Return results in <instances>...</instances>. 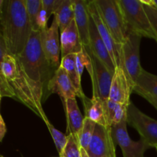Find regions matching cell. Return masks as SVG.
Wrapping results in <instances>:
<instances>
[{
  "label": "cell",
  "mask_w": 157,
  "mask_h": 157,
  "mask_svg": "<svg viewBox=\"0 0 157 157\" xmlns=\"http://www.w3.org/2000/svg\"><path fill=\"white\" fill-rule=\"evenodd\" d=\"M25 75L36 103L41 108L48 97V86L55 72L44 56L41 45V32H32L21 54L15 56Z\"/></svg>",
  "instance_id": "obj_1"
},
{
  "label": "cell",
  "mask_w": 157,
  "mask_h": 157,
  "mask_svg": "<svg viewBox=\"0 0 157 157\" xmlns=\"http://www.w3.org/2000/svg\"><path fill=\"white\" fill-rule=\"evenodd\" d=\"M0 41L17 56L24 51L32 33L25 0H0Z\"/></svg>",
  "instance_id": "obj_2"
},
{
  "label": "cell",
  "mask_w": 157,
  "mask_h": 157,
  "mask_svg": "<svg viewBox=\"0 0 157 157\" xmlns=\"http://www.w3.org/2000/svg\"><path fill=\"white\" fill-rule=\"evenodd\" d=\"M0 77L9 84L14 99L30 109L44 123L49 121L34 97L24 71L15 56L8 52L2 41H0Z\"/></svg>",
  "instance_id": "obj_3"
},
{
  "label": "cell",
  "mask_w": 157,
  "mask_h": 157,
  "mask_svg": "<svg viewBox=\"0 0 157 157\" xmlns=\"http://www.w3.org/2000/svg\"><path fill=\"white\" fill-rule=\"evenodd\" d=\"M128 33H134L143 38L156 36L141 0H117Z\"/></svg>",
  "instance_id": "obj_4"
},
{
  "label": "cell",
  "mask_w": 157,
  "mask_h": 157,
  "mask_svg": "<svg viewBox=\"0 0 157 157\" xmlns=\"http://www.w3.org/2000/svg\"><path fill=\"white\" fill-rule=\"evenodd\" d=\"M98 12L117 44L122 45L128 36L127 27L117 0H94Z\"/></svg>",
  "instance_id": "obj_5"
},
{
  "label": "cell",
  "mask_w": 157,
  "mask_h": 157,
  "mask_svg": "<svg viewBox=\"0 0 157 157\" xmlns=\"http://www.w3.org/2000/svg\"><path fill=\"white\" fill-rule=\"evenodd\" d=\"M90 56V62L86 69L90 76L93 96L98 97L104 102L109 99L110 87L114 73L110 71L107 66L97 58L88 48H86Z\"/></svg>",
  "instance_id": "obj_6"
},
{
  "label": "cell",
  "mask_w": 157,
  "mask_h": 157,
  "mask_svg": "<svg viewBox=\"0 0 157 157\" xmlns=\"http://www.w3.org/2000/svg\"><path fill=\"white\" fill-rule=\"evenodd\" d=\"M127 124L139 133L140 139L151 148L157 147V121L141 112L132 102L127 111Z\"/></svg>",
  "instance_id": "obj_7"
},
{
  "label": "cell",
  "mask_w": 157,
  "mask_h": 157,
  "mask_svg": "<svg viewBox=\"0 0 157 157\" xmlns=\"http://www.w3.org/2000/svg\"><path fill=\"white\" fill-rule=\"evenodd\" d=\"M142 37L134 33H129L122 44V66L130 77L133 85L142 72L140 59V48Z\"/></svg>",
  "instance_id": "obj_8"
},
{
  "label": "cell",
  "mask_w": 157,
  "mask_h": 157,
  "mask_svg": "<svg viewBox=\"0 0 157 157\" xmlns=\"http://www.w3.org/2000/svg\"><path fill=\"white\" fill-rule=\"evenodd\" d=\"M127 122H123L111 127V133L114 143L122 150L124 157H144V153L151 147L142 139L133 141L130 137L127 129Z\"/></svg>",
  "instance_id": "obj_9"
},
{
  "label": "cell",
  "mask_w": 157,
  "mask_h": 157,
  "mask_svg": "<svg viewBox=\"0 0 157 157\" xmlns=\"http://www.w3.org/2000/svg\"><path fill=\"white\" fill-rule=\"evenodd\" d=\"M59 27L55 17L53 18L52 25L44 30L41 31V45L51 66L55 71L61 66L60 53L61 43L59 38Z\"/></svg>",
  "instance_id": "obj_10"
},
{
  "label": "cell",
  "mask_w": 157,
  "mask_h": 157,
  "mask_svg": "<svg viewBox=\"0 0 157 157\" xmlns=\"http://www.w3.org/2000/svg\"><path fill=\"white\" fill-rule=\"evenodd\" d=\"M86 151L90 157H117L111 127L96 124L94 133Z\"/></svg>",
  "instance_id": "obj_11"
},
{
  "label": "cell",
  "mask_w": 157,
  "mask_h": 157,
  "mask_svg": "<svg viewBox=\"0 0 157 157\" xmlns=\"http://www.w3.org/2000/svg\"><path fill=\"white\" fill-rule=\"evenodd\" d=\"M88 10L100 35L108 49V52L114 64L115 67L117 68V67H121L122 66V45L117 44L112 35L109 32L108 29L104 25L101 15L98 12L94 0L88 1Z\"/></svg>",
  "instance_id": "obj_12"
},
{
  "label": "cell",
  "mask_w": 157,
  "mask_h": 157,
  "mask_svg": "<svg viewBox=\"0 0 157 157\" xmlns=\"http://www.w3.org/2000/svg\"><path fill=\"white\" fill-rule=\"evenodd\" d=\"M134 85L123 67H117L112 80L109 100L129 105Z\"/></svg>",
  "instance_id": "obj_13"
},
{
  "label": "cell",
  "mask_w": 157,
  "mask_h": 157,
  "mask_svg": "<svg viewBox=\"0 0 157 157\" xmlns=\"http://www.w3.org/2000/svg\"><path fill=\"white\" fill-rule=\"evenodd\" d=\"M48 96L52 94L59 95L63 104L69 99H76V97L78 96L71 81L61 66L55 71L51 78L48 86Z\"/></svg>",
  "instance_id": "obj_14"
},
{
  "label": "cell",
  "mask_w": 157,
  "mask_h": 157,
  "mask_svg": "<svg viewBox=\"0 0 157 157\" xmlns=\"http://www.w3.org/2000/svg\"><path fill=\"white\" fill-rule=\"evenodd\" d=\"M86 48H88L97 58L107 66L110 71L114 73L116 67L91 17L90 18V47Z\"/></svg>",
  "instance_id": "obj_15"
},
{
  "label": "cell",
  "mask_w": 157,
  "mask_h": 157,
  "mask_svg": "<svg viewBox=\"0 0 157 157\" xmlns=\"http://www.w3.org/2000/svg\"><path fill=\"white\" fill-rule=\"evenodd\" d=\"M90 18L88 1L75 0V21L84 48L90 47Z\"/></svg>",
  "instance_id": "obj_16"
},
{
  "label": "cell",
  "mask_w": 157,
  "mask_h": 157,
  "mask_svg": "<svg viewBox=\"0 0 157 157\" xmlns=\"http://www.w3.org/2000/svg\"><path fill=\"white\" fill-rule=\"evenodd\" d=\"M60 43L61 58L68 55L78 54L83 51L84 46L81 43L75 19L62 32H61Z\"/></svg>",
  "instance_id": "obj_17"
},
{
  "label": "cell",
  "mask_w": 157,
  "mask_h": 157,
  "mask_svg": "<svg viewBox=\"0 0 157 157\" xmlns=\"http://www.w3.org/2000/svg\"><path fill=\"white\" fill-rule=\"evenodd\" d=\"M63 104L67 117V135L78 136L83 127L84 117L80 111L76 99H69Z\"/></svg>",
  "instance_id": "obj_18"
},
{
  "label": "cell",
  "mask_w": 157,
  "mask_h": 157,
  "mask_svg": "<svg viewBox=\"0 0 157 157\" xmlns=\"http://www.w3.org/2000/svg\"><path fill=\"white\" fill-rule=\"evenodd\" d=\"M82 101L85 113L84 117L91 120L96 124L109 127L106 121L104 101L101 98L94 96H92L91 98L85 97Z\"/></svg>",
  "instance_id": "obj_19"
},
{
  "label": "cell",
  "mask_w": 157,
  "mask_h": 157,
  "mask_svg": "<svg viewBox=\"0 0 157 157\" xmlns=\"http://www.w3.org/2000/svg\"><path fill=\"white\" fill-rule=\"evenodd\" d=\"M104 104L107 127H112L125 121L127 122V111L130 104H120L109 99Z\"/></svg>",
  "instance_id": "obj_20"
},
{
  "label": "cell",
  "mask_w": 157,
  "mask_h": 157,
  "mask_svg": "<svg viewBox=\"0 0 157 157\" xmlns=\"http://www.w3.org/2000/svg\"><path fill=\"white\" fill-rule=\"evenodd\" d=\"M53 15L62 32L75 19V0H56Z\"/></svg>",
  "instance_id": "obj_21"
},
{
  "label": "cell",
  "mask_w": 157,
  "mask_h": 157,
  "mask_svg": "<svg viewBox=\"0 0 157 157\" xmlns=\"http://www.w3.org/2000/svg\"><path fill=\"white\" fill-rule=\"evenodd\" d=\"M77 54H72L64 57L61 60V67L65 71L67 76L71 81L74 87L78 92V98L81 100L85 98L82 87H81V77L77 65Z\"/></svg>",
  "instance_id": "obj_22"
},
{
  "label": "cell",
  "mask_w": 157,
  "mask_h": 157,
  "mask_svg": "<svg viewBox=\"0 0 157 157\" xmlns=\"http://www.w3.org/2000/svg\"><path fill=\"white\" fill-rule=\"evenodd\" d=\"M95 127H96V124L94 121L88 118L84 117L83 127L80 133H78V139L79 140L81 148L84 149L85 150H87L88 148L89 144L94 133Z\"/></svg>",
  "instance_id": "obj_23"
},
{
  "label": "cell",
  "mask_w": 157,
  "mask_h": 157,
  "mask_svg": "<svg viewBox=\"0 0 157 157\" xmlns=\"http://www.w3.org/2000/svg\"><path fill=\"white\" fill-rule=\"evenodd\" d=\"M26 10L33 32H41L37 24L38 15L42 9L41 0H25Z\"/></svg>",
  "instance_id": "obj_24"
},
{
  "label": "cell",
  "mask_w": 157,
  "mask_h": 157,
  "mask_svg": "<svg viewBox=\"0 0 157 157\" xmlns=\"http://www.w3.org/2000/svg\"><path fill=\"white\" fill-rule=\"evenodd\" d=\"M67 136V144L59 157H81V147L78 136L73 134Z\"/></svg>",
  "instance_id": "obj_25"
},
{
  "label": "cell",
  "mask_w": 157,
  "mask_h": 157,
  "mask_svg": "<svg viewBox=\"0 0 157 157\" xmlns=\"http://www.w3.org/2000/svg\"><path fill=\"white\" fill-rule=\"evenodd\" d=\"M45 124L48 127V129L51 135H52V139L54 140V144H55V147H56L60 156L61 154V153H62L66 144H67V136L64 134L63 133H61L59 130H57L49 121L45 123Z\"/></svg>",
  "instance_id": "obj_26"
},
{
  "label": "cell",
  "mask_w": 157,
  "mask_h": 157,
  "mask_svg": "<svg viewBox=\"0 0 157 157\" xmlns=\"http://www.w3.org/2000/svg\"><path fill=\"white\" fill-rule=\"evenodd\" d=\"M141 2L144 4V9L148 15L150 24L155 33L156 41H157V8L154 5L150 3V0H141Z\"/></svg>",
  "instance_id": "obj_27"
},
{
  "label": "cell",
  "mask_w": 157,
  "mask_h": 157,
  "mask_svg": "<svg viewBox=\"0 0 157 157\" xmlns=\"http://www.w3.org/2000/svg\"><path fill=\"white\" fill-rule=\"evenodd\" d=\"M48 17L47 12L44 10L43 9H41V10L40 11V13L38 15V20H37V24H38V28H39L40 31L44 30L45 29H47V23L48 21Z\"/></svg>",
  "instance_id": "obj_28"
},
{
  "label": "cell",
  "mask_w": 157,
  "mask_h": 157,
  "mask_svg": "<svg viewBox=\"0 0 157 157\" xmlns=\"http://www.w3.org/2000/svg\"><path fill=\"white\" fill-rule=\"evenodd\" d=\"M55 1L56 0H41L42 9L47 12L48 18L54 14L55 9Z\"/></svg>",
  "instance_id": "obj_29"
},
{
  "label": "cell",
  "mask_w": 157,
  "mask_h": 157,
  "mask_svg": "<svg viewBox=\"0 0 157 157\" xmlns=\"http://www.w3.org/2000/svg\"><path fill=\"white\" fill-rule=\"evenodd\" d=\"M7 129H6V124L5 123L4 120L2 115H0V141H2L5 137V135L6 134Z\"/></svg>",
  "instance_id": "obj_30"
},
{
  "label": "cell",
  "mask_w": 157,
  "mask_h": 157,
  "mask_svg": "<svg viewBox=\"0 0 157 157\" xmlns=\"http://www.w3.org/2000/svg\"><path fill=\"white\" fill-rule=\"evenodd\" d=\"M143 98L145 100H147L153 107H154L157 110V97L153 96H144Z\"/></svg>",
  "instance_id": "obj_31"
},
{
  "label": "cell",
  "mask_w": 157,
  "mask_h": 157,
  "mask_svg": "<svg viewBox=\"0 0 157 157\" xmlns=\"http://www.w3.org/2000/svg\"><path fill=\"white\" fill-rule=\"evenodd\" d=\"M81 157H90V156H89L88 153H87V152L84 149L81 148Z\"/></svg>",
  "instance_id": "obj_32"
},
{
  "label": "cell",
  "mask_w": 157,
  "mask_h": 157,
  "mask_svg": "<svg viewBox=\"0 0 157 157\" xmlns=\"http://www.w3.org/2000/svg\"><path fill=\"white\" fill-rule=\"evenodd\" d=\"M150 2L157 8V0H150Z\"/></svg>",
  "instance_id": "obj_33"
},
{
  "label": "cell",
  "mask_w": 157,
  "mask_h": 157,
  "mask_svg": "<svg viewBox=\"0 0 157 157\" xmlns=\"http://www.w3.org/2000/svg\"><path fill=\"white\" fill-rule=\"evenodd\" d=\"M156 151H157V147H156Z\"/></svg>",
  "instance_id": "obj_34"
},
{
  "label": "cell",
  "mask_w": 157,
  "mask_h": 157,
  "mask_svg": "<svg viewBox=\"0 0 157 157\" xmlns=\"http://www.w3.org/2000/svg\"><path fill=\"white\" fill-rule=\"evenodd\" d=\"M1 157H4V156H1Z\"/></svg>",
  "instance_id": "obj_35"
}]
</instances>
